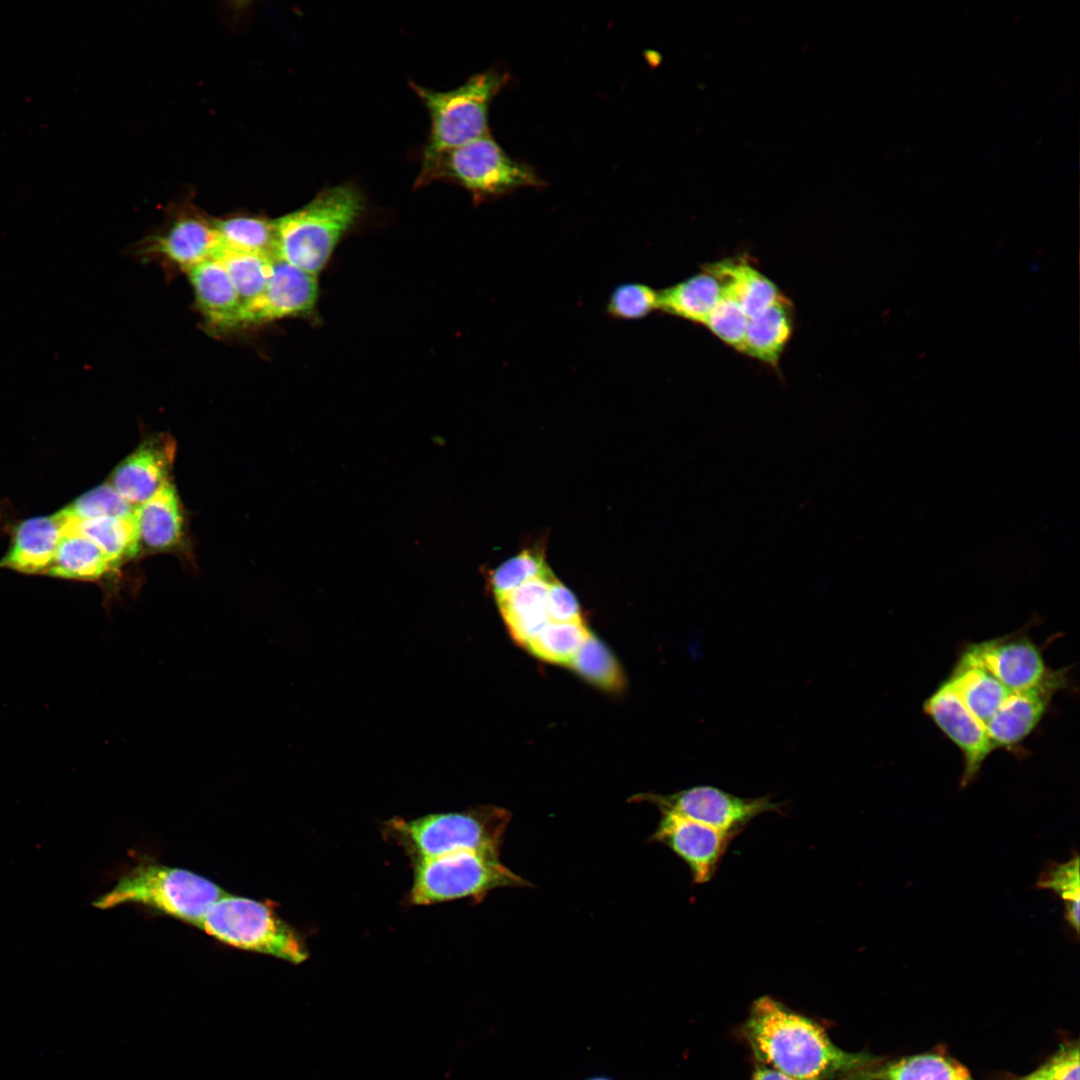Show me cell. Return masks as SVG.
Here are the masks:
<instances>
[{
    "label": "cell",
    "mask_w": 1080,
    "mask_h": 1080,
    "mask_svg": "<svg viewBox=\"0 0 1080 1080\" xmlns=\"http://www.w3.org/2000/svg\"><path fill=\"white\" fill-rule=\"evenodd\" d=\"M550 574L543 552L526 549L499 565L491 574L490 584L497 598L532 579Z\"/></svg>",
    "instance_id": "obj_33"
},
{
    "label": "cell",
    "mask_w": 1080,
    "mask_h": 1080,
    "mask_svg": "<svg viewBox=\"0 0 1080 1080\" xmlns=\"http://www.w3.org/2000/svg\"><path fill=\"white\" fill-rule=\"evenodd\" d=\"M590 634L583 620L548 621L525 645L534 656L554 664L571 662Z\"/></svg>",
    "instance_id": "obj_30"
},
{
    "label": "cell",
    "mask_w": 1080,
    "mask_h": 1080,
    "mask_svg": "<svg viewBox=\"0 0 1080 1080\" xmlns=\"http://www.w3.org/2000/svg\"><path fill=\"white\" fill-rule=\"evenodd\" d=\"M63 530L64 521L59 512L21 522L7 553L0 559V568L46 575Z\"/></svg>",
    "instance_id": "obj_16"
},
{
    "label": "cell",
    "mask_w": 1080,
    "mask_h": 1080,
    "mask_svg": "<svg viewBox=\"0 0 1080 1080\" xmlns=\"http://www.w3.org/2000/svg\"><path fill=\"white\" fill-rule=\"evenodd\" d=\"M587 1080H613V1079H610V1078L604 1077V1076H596V1077L589 1078Z\"/></svg>",
    "instance_id": "obj_42"
},
{
    "label": "cell",
    "mask_w": 1080,
    "mask_h": 1080,
    "mask_svg": "<svg viewBox=\"0 0 1080 1080\" xmlns=\"http://www.w3.org/2000/svg\"><path fill=\"white\" fill-rule=\"evenodd\" d=\"M924 711L958 747L963 756L961 786L975 781L988 755L995 750L986 726L963 704L947 681L924 702Z\"/></svg>",
    "instance_id": "obj_10"
},
{
    "label": "cell",
    "mask_w": 1080,
    "mask_h": 1080,
    "mask_svg": "<svg viewBox=\"0 0 1080 1080\" xmlns=\"http://www.w3.org/2000/svg\"><path fill=\"white\" fill-rule=\"evenodd\" d=\"M363 210V194L352 184L322 190L304 207L273 221L274 257L316 275Z\"/></svg>",
    "instance_id": "obj_2"
},
{
    "label": "cell",
    "mask_w": 1080,
    "mask_h": 1080,
    "mask_svg": "<svg viewBox=\"0 0 1080 1080\" xmlns=\"http://www.w3.org/2000/svg\"><path fill=\"white\" fill-rule=\"evenodd\" d=\"M734 836L673 814L662 818L651 839L670 848L688 866L693 881L708 882Z\"/></svg>",
    "instance_id": "obj_12"
},
{
    "label": "cell",
    "mask_w": 1080,
    "mask_h": 1080,
    "mask_svg": "<svg viewBox=\"0 0 1080 1080\" xmlns=\"http://www.w3.org/2000/svg\"><path fill=\"white\" fill-rule=\"evenodd\" d=\"M721 286V297L704 325L724 343L740 352L749 319L732 289Z\"/></svg>",
    "instance_id": "obj_34"
},
{
    "label": "cell",
    "mask_w": 1080,
    "mask_h": 1080,
    "mask_svg": "<svg viewBox=\"0 0 1080 1080\" xmlns=\"http://www.w3.org/2000/svg\"><path fill=\"white\" fill-rule=\"evenodd\" d=\"M705 268L721 285L732 289L748 319L766 310L781 296L771 280L743 261L725 260Z\"/></svg>",
    "instance_id": "obj_26"
},
{
    "label": "cell",
    "mask_w": 1080,
    "mask_h": 1080,
    "mask_svg": "<svg viewBox=\"0 0 1080 1080\" xmlns=\"http://www.w3.org/2000/svg\"><path fill=\"white\" fill-rule=\"evenodd\" d=\"M507 80L506 74L488 70L448 91H435L410 83L430 117L422 162L489 134V107Z\"/></svg>",
    "instance_id": "obj_5"
},
{
    "label": "cell",
    "mask_w": 1080,
    "mask_h": 1080,
    "mask_svg": "<svg viewBox=\"0 0 1080 1080\" xmlns=\"http://www.w3.org/2000/svg\"><path fill=\"white\" fill-rule=\"evenodd\" d=\"M792 329L791 303L781 295L770 307L749 319L740 352L774 366Z\"/></svg>",
    "instance_id": "obj_24"
},
{
    "label": "cell",
    "mask_w": 1080,
    "mask_h": 1080,
    "mask_svg": "<svg viewBox=\"0 0 1080 1080\" xmlns=\"http://www.w3.org/2000/svg\"><path fill=\"white\" fill-rule=\"evenodd\" d=\"M221 247L235 252L274 257L273 221L237 216L213 221Z\"/></svg>",
    "instance_id": "obj_29"
},
{
    "label": "cell",
    "mask_w": 1080,
    "mask_h": 1080,
    "mask_svg": "<svg viewBox=\"0 0 1080 1080\" xmlns=\"http://www.w3.org/2000/svg\"><path fill=\"white\" fill-rule=\"evenodd\" d=\"M226 892L191 871L154 862H141L93 902L100 909L141 904L195 927L208 908Z\"/></svg>",
    "instance_id": "obj_4"
},
{
    "label": "cell",
    "mask_w": 1080,
    "mask_h": 1080,
    "mask_svg": "<svg viewBox=\"0 0 1080 1080\" xmlns=\"http://www.w3.org/2000/svg\"><path fill=\"white\" fill-rule=\"evenodd\" d=\"M946 681L966 708L985 726L1011 693L966 650Z\"/></svg>",
    "instance_id": "obj_21"
},
{
    "label": "cell",
    "mask_w": 1080,
    "mask_h": 1080,
    "mask_svg": "<svg viewBox=\"0 0 1080 1080\" xmlns=\"http://www.w3.org/2000/svg\"><path fill=\"white\" fill-rule=\"evenodd\" d=\"M743 1035L758 1064L792 1080H841L876 1057L836 1046L818 1023L770 996L752 1003Z\"/></svg>",
    "instance_id": "obj_1"
},
{
    "label": "cell",
    "mask_w": 1080,
    "mask_h": 1080,
    "mask_svg": "<svg viewBox=\"0 0 1080 1080\" xmlns=\"http://www.w3.org/2000/svg\"><path fill=\"white\" fill-rule=\"evenodd\" d=\"M658 308V292L642 283H623L610 294L607 312L618 320H638Z\"/></svg>",
    "instance_id": "obj_35"
},
{
    "label": "cell",
    "mask_w": 1080,
    "mask_h": 1080,
    "mask_svg": "<svg viewBox=\"0 0 1080 1080\" xmlns=\"http://www.w3.org/2000/svg\"><path fill=\"white\" fill-rule=\"evenodd\" d=\"M137 521L141 548L167 551L181 542L184 535L183 509L171 479L137 507Z\"/></svg>",
    "instance_id": "obj_20"
},
{
    "label": "cell",
    "mask_w": 1080,
    "mask_h": 1080,
    "mask_svg": "<svg viewBox=\"0 0 1080 1080\" xmlns=\"http://www.w3.org/2000/svg\"><path fill=\"white\" fill-rule=\"evenodd\" d=\"M63 521L96 544L118 566L135 558L141 550L137 511L126 517Z\"/></svg>",
    "instance_id": "obj_27"
},
{
    "label": "cell",
    "mask_w": 1080,
    "mask_h": 1080,
    "mask_svg": "<svg viewBox=\"0 0 1080 1080\" xmlns=\"http://www.w3.org/2000/svg\"><path fill=\"white\" fill-rule=\"evenodd\" d=\"M1039 889H1048L1067 900H1079V858L1046 866L1036 883Z\"/></svg>",
    "instance_id": "obj_36"
},
{
    "label": "cell",
    "mask_w": 1080,
    "mask_h": 1080,
    "mask_svg": "<svg viewBox=\"0 0 1080 1080\" xmlns=\"http://www.w3.org/2000/svg\"><path fill=\"white\" fill-rule=\"evenodd\" d=\"M175 455L176 443L172 437L152 436L116 467L110 483L125 500L139 506L170 479Z\"/></svg>",
    "instance_id": "obj_14"
},
{
    "label": "cell",
    "mask_w": 1080,
    "mask_h": 1080,
    "mask_svg": "<svg viewBox=\"0 0 1080 1080\" xmlns=\"http://www.w3.org/2000/svg\"><path fill=\"white\" fill-rule=\"evenodd\" d=\"M218 941L299 964L309 952L303 938L271 905L225 894L196 926Z\"/></svg>",
    "instance_id": "obj_7"
},
{
    "label": "cell",
    "mask_w": 1080,
    "mask_h": 1080,
    "mask_svg": "<svg viewBox=\"0 0 1080 1080\" xmlns=\"http://www.w3.org/2000/svg\"><path fill=\"white\" fill-rule=\"evenodd\" d=\"M661 813L673 814L736 836L757 816L777 811L769 796L743 798L713 786H694L672 795H643Z\"/></svg>",
    "instance_id": "obj_9"
},
{
    "label": "cell",
    "mask_w": 1080,
    "mask_h": 1080,
    "mask_svg": "<svg viewBox=\"0 0 1080 1080\" xmlns=\"http://www.w3.org/2000/svg\"><path fill=\"white\" fill-rule=\"evenodd\" d=\"M1066 672L1049 670L1036 685L1011 691L986 724L995 749L1021 743L1037 727L1053 696L1066 686Z\"/></svg>",
    "instance_id": "obj_11"
},
{
    "label": "cell",
    "mask_w": 1080,
    "mask_h": 1080,
    "mask_svg": "<svg viewBox=\"0 0 1080 1080\" xmlns=\"http://www.w3.org/2000/svg\"><path fill=\"white\" fill-rule=\"evenodd\" d=\"M1018 1080H1051V1078L1049 1077V1075L1047 1074L1044 1066L1042 1065L1037 1070L1031 1072L1030 1074H1028V1075H1026V1076H1024V1077H1022V1078H1020Z\"/></svg>",
    "instance_id": "obj_41"
},
{
    "label": "cell",
    "mask_w": 1080,
    "mask_h": 1080,
    "mask_svg": "<svg viewBox=\"0 0 1080 1080\" xmlns=\"http://www.w3.org/2000/svg\"><path fill=\"white\" fill-rule=\"evenodd\" d=\"M197 304L210 325L226 330L243 326V310L236 289L215 258L188 271Z\"/></svg>",
    "instance_id": "obj_18"
},
{
    "label": "cell",
    "mask_w": 1080,
    "mask_h": 1080,
    "mask_svg": "<svg viewBox=\"0 0 1080 1080\" xmlns=\"http://www.w3.org/2000/svg\"><path fill=\"white\" fill-rule=\"evenodd\" d=\"M91 540L64 524L54 559L46 575L73 580L98 581L118 569Z\"/></svg>",
    "instance_id": "obj_23"
},
{
    "label": "cell",
    "mask_w": 1080,
    "mask_h": 1080,
    "mask_svg": "<svg viewBox=\"0 0 1080 1080\" xmlns=\"http://www.w3.org/2000/svg\"><path fill=\"white\" fill-rule=\"evenodd\" d=\"M317 296L316 275L273 257L266 291L248 315L246 325L308 314L313 310Z\"/></svg>",
    "instance_id": "obj_15"
},
{
    "label": "cell",
    "mask_w": 1080,
    "mask_h": 1080,
    "mask_svg": "<svg viewBox=\"0 0 1080 1080\" xmlns=\"http://www.w3.org/2000/svg\"><path fill=\"white\" fill-rule=\"evenodd\" d=\"M527 886L530 883L503 865L498 856L464 851L414 863L409 902L430 905L461 898L479 902L494 889Z\"/></svg>",
    "instance_id": "obj_8"
},
{
    "label": "cell",
    "mask_w": 1080,
    "mask_h": 1080,
    "mask_svg": "<svg viewBox=\"0 0 1080 1080\" xmlns=\"http://www.w3.org/2000/svg\"><path fill=\"white\" fill-rule=\"evenodd\" d=\"M553 577L532 579L496 598L513 639L523 646L549 621L547 596Z\"/></svg>",
    "instance_id": "obj_22"
},
{
    "label": "cell",
    "mask_w": 1080,
    "mask_h": 1080,
    "mask_svg": "<svg viewBox=\"0 0 1080 1080\" xmlns=\"http://www.w3.org/2000/svg\"><path fill=\"white\" fill-rule=\"evenodd\" d=\"M137 507L125 500L109 482L78 497L59 513L66 521H84L130 516L136 513Z\"/></svg>",
    "instance_id": "obj_32"
},
{
    "label": "cell",
    "mask_w": 1080,
    "mask_h": 1080,
    "mask_svg": "<svg viewBox=\"0 0 1080 1080\" xmlns=\"http://www.w3.org/2000/svg\"><path fill=\"white\" fill-rule=\"evenodd\" d=\"M510 818L504 808L481 806L411 820L395 817L385 823V833L413 863L464 851L499 856Z\"/></svg>",
    "instance_id": "obj_3"
},
{
    "label": "cell",
    "mask_w": 1080,
    "mask_h": 1080,
    "mask_svg": "<svg viewBox=\"0 0 1080 1080\" xmlns=\"http://www.w3.org/2000/svg\"><path fill=\"white\" fill-rule=\"evenodd\" d=\"M1064 920L1077 937L1079 933V900L1064 901Z\"/></svg>",
    "instance_id": "obj_39"
},
{
    "label": "cell",
    "mask_w": 1080,
    "mask_h": 1080,
    "mask_svg": "<svg viewBox=\"0 0 1080 1080\" xmlns=\"http://www.w3.org/2000/svg\"><path fill=\"white\" fill-rule=\"evenodd\" d=\"M704 269L705 271L658 292V309L704 325L722 292L718 278Z\"/></svg>",
    "instance_id": "obj_25"
},
{
    "label": "cell",
    "mask_w": 1080,
    "mask_h": 1080,
    "mask_svg": "<svg viewBox=\"0 0 1080 1080\" xmlns=\"http://www.w3.org/2000/svg\"><path fill=\"white\" fill-rule=\"evenodd\" d=\"M569 666L585 680L608 690L624 687V675L616 658L595 635L589 634L579 647Z\"/></svg>",
    "instance_id": "obj_31"
},
{
    "label": "cell",
    "mask_w": 1080,
    "mask_h": 1080,
    "mask_svg": "<svg viewBox=\"0 0 1080 1080\" xmlns=\"http://www.w3.org/2000/svg\"><path fill=\"white\" fill-rule=\"evenodd\" d=\"M965 650L1012 692L1036 685L1050 670L1040 648L1024 633L974 643Z\"/></svg>",
    "instance_id": "obj_13"
},
{
    "label": "cell",
    "mask_w": 1080,
    "mask_h": 1080,
    "mask_svg": "<svg viewBox=\"0 0 1080 1080\" xmlns=\"http://www.w3.org/2000/svg\"><path fill=\"white\" fill-rule=\"evenodd\" d=\"M841 1080H975L953 1057L926 1052L893 1060L875 1057Z\"/></svg>",
    "instance_id": "obj_19"
},
{
    "label": "cell",
    "mask_w": 1080,
    "mask_h": 1080,
    "mask_svg": "<svg viewBox=\"0 0 1080 1080\" xmlns=\"http://www.w3.org/2000/svg\"><path fill=\"white\" fill-rule=\"evenodd\" d=\"M1078 1042L1063 1045L1043 1064L1051 1080H1079Z\"/></svg>",
    "instance_id": "obj_38"
},
{
    "label": "cell",
    "mask_w": 1080,
    "mask_h": 1080,
    "mask_svg": "<svg viewBox=\"0 0 1080 1080\" xmlns=\"http://www.w3.org/2000/svg\"><path fill=\"white\" fill-rule=\"evenodd\" d=\"M225 267L243 310V326L263 297L272 271L273 257L235 252L221 247L216 255Z\"/></svg>",
    "instance_id": "obj_28"
},
{
    "label": "cell",
    "mask_w": 1080,
    "mask_h": 1080,
    "mask_svg": "<svg viewBox=\"0 0 1080 1080\" xmlns=\"http://www.w3.org/2000/svg\"><path fill=\"white\" fill-rule=\"evenodd\" d=\"M436 180L461 186L478 199L543 183L532 167L511 158L490 134L422 162L417 186Z\"/></svg>",
    "instance_id": "obj_6"
},
{
    "label": "cell",
    "mask_w": 1080,
    "mask_h": 1080,
    "mask_svg": "<svg viewBox=\"0 0 1080 1080\" xmlns=\"http://www.w3.org/2000/svg\"><path fill=\"white\" fill-rule=\"evenodd\" d=\"M221 244L213 221L197 215L178 217L162 234L153 238L149 252L160 254L187 272L215 258Z\"/></svg>",
    "instance_id": "obj_17"
},
{
    "label": "cell",
    "mask_w": 1080,
    "mask_h": 1080,
    "mask_svg": "<svg viewBox=\"0 0 1080 1080\" xmlns=\"http://www.w3.org/2000/svg\"><path fill=\"white\" fill-rule=\"evenodd\" d=\"M547 613L549 621L570 622L582 620L580 606L575 595L555 577L552 578L549 584Z\"/></svg>",
    "instance_id": "obj_37"
},
{
    "label": "cell",
    "mask_w": 1080,
    "mask_h": 1080,
    "mask_svg": "<svg viewBox=\"0 0 1080 1080\" xmlns=\"http://www.w3.org/2000/svg\"><path fill=\"white\" fill-rule=\"evenodd\" d=\"M751 1080H792L780 1072L758 1064L753 1072Z\"/></svg>",
    "instance_id": "obj_40"
}]
</instances>
